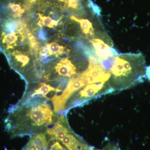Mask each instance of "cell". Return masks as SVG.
I'll return each instance as SVG.
<instances>
[{"label":"cell","instance_id":"14","mask_svg":"<svg viewBox=\"0 0 150 150\" xmlns=\"http://www.w3.org/2000/svg\"><path fill=\"white\" fill-rule=\"evenodd\" d=\"M146 75L148 81L150 82V65L146 67Z\"/></svg>","mask_w":150,"mask_h":150},{"label":"cell","instance_id":"10","mask_svg":"<svg viewBox=\"0 0 150 150\" xmlns=\"http://www.w3.org/2000/svg\"><path fill=\"white\" fill-rule=\"evenodd\" d=\"M46 46L48 48L50 56L55 55V56L58 57L69 51L66 47L61 46L56 42L48 43L46 44Z\"/></svg>","mask_w":150,"mask_h":150},{"label":"cell","instance_id":"1","mask_svg":"<svg viewBox=\"0 0 150 150\" xmlns=\"http://www.w3.org/2000/svg\"><path fill=\"white\" fill-rule=\"evenodd\" d=\"M49 101L40 98L19 100L9 108L4 125L11 137L31 136L52 126L59 114L54 112Z\"/></svg>","mask_w":150,"mask_h":150},{"label":"cell","instance_id":"15","mask_svg":"<svg viewBox=\"0 0 150 150\" xmlns=\"http://www.w3.org/2000/svg\"><path fill=\"white\" fill-rule=\"evenodd\" d=\"M29 5L31 6L36 2V0H25Z\"/></svg>","mask_w":150,"mask_h":150},{"label":"cell","instance_id":"7","mask_svg":"<svg viewBox=\"0 0 150 150\" xmlns=\"http://www.w3.org/2000/svg\"><path fill=\"white\" fill-rule=\"evenodd\" d=\"M49 142L46 131L39 132L30 136L22 150H47Z\"/></svg>","mask_w":150,"mask_h":150},{"label":"cell","instance_id":"4","mask_svg":"<svg viewBox=\"0 0 150 150\" xmlns=\"http://www.w3.org/2000/svg\"><path fill=\"white\" fill-rule=\"evenodd\" d=\"M113 89L106 82L90 84L81 88L70 98L65 107L64 112L72 108L81 106L88 100L105 93H111Z\"/></svg>","mask_w":150,"mask_h":150},{"label":"cell","instance_id":"13","mask_svg":"<svg viewBox=\"0 0 150 150\" xmlns=\"http://www.w3.org/2000/svg\"><path fill=\"white\" fill-rule=\"evenodd\" d=\"M38 37L41 40H46V39H47L46 33L42 28H41V30H40Z\"/></svg>","mask_w":150,"mask_h":150},{"label":"cell","instance_id":"6","mask_svg":"<svg viewBox=\"0 0 150 150\" xmlns=\"http://www.w3.org/2000/svg\"><path fill=\"white\" fill-rule=\"evenodd\" d=\"M53 70L56 77L51 81L70 78L77 74L76 67L68 58L61 59L54 66Z\"/></svg>","mask_w":150,"mask_h":150},{"label":"cell","instance_id":"5","mask_svg":"<svg viewBox=\"0 0 150 150\" xmlns=\"http://www.w3.org/2000/svg\"><path fill=\"white\" fill-rule=\"evenodd\" d=\"M63 91V89L57 86H53L45 82H40L33 87H27L23 95L20 100L24 101L35 98H45L51 100L53 98Z\"/></svg>","mask_w":150,"mask_h":150},{"label":"cell","instance_id":"8","mask_svg":"<svg viewBox=\"0 0 150 150\" xmlns=\"http://www.w3.org/2000/svg\"><path fill=\"white\" fill-rule=\"evenodd\" d=\"M93 45L96 51V55L101 60H105L109 57L118 55L117 51L114 48H110L107 43L99 38H94L90 40Z\"/></svg>","mask_w":150,"mask_h":150},{"label":"cell","instance_id":"9","mask_svg":"<svg viewBox=\"0 0 150 150\" xmlns=\"http://www.w3.org/2000/svg\"><path fill=\"white\" fill-rule=\"evenodd\" d=\"M71 18L73 20L79 23L81 29L83 33L86 35L87 38L90 40L94 38L95 35L92 24L88 20L86 19L79 18L74 16H72Z\"/></svg>","mask_w":150,"mask_h":150},{"label":"cell","instance_id":"11","mask_svg":"<svg viewBox=\"0 0 150 150\" xmlns=\"http://www.w3.org/2000/svg\"><path fill=\"white\" fill-rule=\"evenodd\" d=\"M38 15L39 18V22L38 24L41 28L42 26H47L50 28H54V27L57 26L59 22L63 18V16H62L59 19L56 21L53 19L51 17L45 16L42 14L39 13Z\"/></svg>","mask_w":150,"mask_h":150},{"label":"cell","instance_id":"2","mask_svg":"<svg viewBox=\"0 0 150 150\" xmlns=\"http://www.w3.org/2000/svg\"><path fill=\"white\" fill-rule=\"evenodd\" d=\"M146 61L141 53L121 54L114 56L109 70L110 87L114 91L129 88L144 81Z\"/></svg>","mask_w":150,"mask_h":150},{"label":"cell","instance_id":"12","mask_svg":"<svg viewBox=\"0 0 150 150\" xmlns=\"http://www.w3.org/2000/svg\"><path fill=\"white\" fill-rule=\"evenodd\" d=\"M47 150H68L61 142L57 140L50 141Z\"/></svg>","mask_w":150,"mask_h":150},{"label":"cell","instance_id":"3","mask_svg":"<svg viewBox=\"0 0 150 150\" xmlns=\"http://www.w3.org/2000/svg\"><path fill=\"white\" fill-rule=\"evenodd\" d=\"M46 133L49 141H59L68 150H96L75 134L64 114H60L56 122L46 129Z\"/></svg>","mask_w":150,"mask_h":150}]
</instances>
